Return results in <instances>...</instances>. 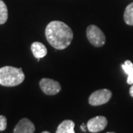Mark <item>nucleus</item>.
<instances>
[{
  "instance_id": "nucleus-1",
  "label": "nucleus",
  "mask_w": 133,
  "mask_h": 133,
  "mask_svg": "<svg viewBox=\"0 0 133 133\" xmlns=\"http://www.w3.org/2000/svg\"><path fill=\"white\" fill-rule=\"evenodd\" d=\"M45 36L52 48L56 50H64L72 42L73 32L64 22L52 21L46 27Z\"/></svg>"
},
{
  "instance_id": "nucleus-2",
  "label": "nucleus",
  "mask_w": 133,
  "mask_h": 133,
  "mask_svg": "<svg viewBox=\"0 0 133 133\" xmlns=\"http://www.w3.org/2000/svg\"><path fill=\"white\" fill-rule=\"evenodd\" d=\"M24 74L22 68L5 66L0 68V85L16 87L24 80Z\"/></svg>"
},
{
  "instance_id": "nucleus-3",
  "label": "nucleus",
  "mask_w": 133,
  "mask_h": 133,
  "mask_svg": "<svg viewBox=\"0 0 133 133\" xmlns=\"http://www.w3.org/2000/svg\"><path fill=\"white\" fill-rule=\"evenodd\" d=\"M87 37L92 45L100 48L106 43V36L102 30L96 25L92 24L87 28Z\"/></svg>"
},
{
  "instance_id": "nucleus-4",
  "label": "nucleus",
  "mask_w": 133,
  "mask_h": 133,
  "mask_svg": "<svg viewBox=\"0 0 133 133\" xmlns=\"http://www.w3.org/2000/svg\"><path fill=\"white\" fill-rule=\"evenodd\" d=\"M112 92L108 89H101L92 92L89 98V104L92 106L104 104L112 98Z\"/></svg>"
},
{
  "instance_id": "nucleus-5",
  "label": "nucleus",
  "mask_w": 133,
  "mask_h": 133,
  "mask_svg": "<svg viewBox=\"0 0 133 133\" xmlns=\"http://www.w3.org/2000/svg\"><path fill=\"white\" fill-rule=\"evenodd\" d=\"M39 87L43 92L48 95H56L62 89L61 84L58 81L46 78L41 79V81H39Z\"/></svg>"
},
{
  "instance_id": "nucleus-6",
  "label": "nucleus",
  "mask_w": 133,
  "mask_h": 133,
  "mask_svg": "<svg viewBox=\"0 0 133 133\" xmlns=\"http://www.w3.org/2000/svg\"><path fill=\"white\" fill-rule=\"evenodd\" d=\"M107 123V119L104 116H96L88 121L87 128L92 133L98 132L106 128Z\"/></svg>"
},
{
  "instance_id": "nucleus-7",
  "label": "nucleus",
  "mask_w": 133,
  "mask_h": 133,
  "mask_svg": "<svg viewBox=\"0 0 133 133\" xmlns=\"http://www.w3.org/2000/svg\"><path fill=\"white\" fill-rule=\"evenodd\" d=\"M35 125L28 118L21 119L14 129V133H34Z\"/></svg>"
},
{
  "instance_id": "nucleus-8",
  "label": "nucleus",
  "mask_w": 133,
  "mask_h": 133,
  "mask_svg": "<svg viewBox=\"0 0 133 133\" xmlns=\"http://www.w3.org/2000/svg\"><path fill=\"white\" fill-rule=\"evenodd\" d=\"M31 51L33 52L34 57L36 58L38 60L40 58L44 57L48 54V50L47 48L42 43L38 42H35L31 44Z\"/></svg>"
},
{
  "instance_id": "nucleus-9",
  "label": "nucleus",
  "mask_w": 133,
  "mask_h": 133,
  "mask_svg": "<svg viewBox=\"0 0 133 133\" xmlns=\"http://www.w3.org/2000/svg\"><path fill=\"white\" fill-rule=\"evenodd\" d=\"M75 123L71 120H64L58 125L56 133H75Z\"/></svg>"
},
{
  "instance_id": "nucleus-10",
  "label": "nucleus",
  "mask_w": 133,
  "mask_h": 133,
  "mask_svg": "<svg viewBox=\"0 0 133 133\" xmlns=\"http://www.w3.org/2000/svg\"><path fill=\"white\" fill-rule=\"evenodd\" d=\"M122 68L125 73L128 76L127 82L128 84H133V64L131 61L127 60L122 64Z\"/></svg>"
},
{
  "instance_id": "nucleus-11",
  "label": "nucleus",
  "mask_w": 133,
  "mask_h": 133,
  "mask_svg": "<svg viewBox=\"0 0 133 133\" xmlns=\"http://www.w3.org/2000/svg\"><path fill=\"white\" fill-rule=\"evenodd\" d=\"M124 19L126 24L133 26V2L127 6L124 10Z\"/></svg>"
},
{
  "instance_id": "nucleus-12",
  "label": "nucleus",
  "mask_w": 133,
  "mask_h": 133,
  "mask_svg": "<svg viewBox=\"0 0 133 133\" xmlns=\"http://www.w3.org/2000/svg\"><path fill=\"white\" fill-rule=\"evenodd\" d=\"M8 8L5 2L2 0H0V24H5L8 20Z\"/></svg>"
},
{
  "instance_id": "nucleus-13",
  "label": "nucleus",
  "mask_w": 133,
  "mask_h": 133,
  "mask_svg": "<svg viewBox=\"0 0 133 133\" xmlns=\"http://www.w3.org/2000/svg\"><path fill=\"white\" fill-rule=\"evenodd\" d=\"M7 128V118L4 115H0V132Z\"/></svg>"
},
{
  "instance_id": "nucleus-14",
  "label": "nucleus",
  "mask_w": 133,
  "mask_h": 133,
  "mask_svg": "<svg viewBox=\"0 0 133 133\" xmlns=\"http://www.w3.org/2000/svg\"><path fill=\"white\" fill-rule=\"evenodd\" d=\"M129 94H130V95L133 98V84L132 85V87H130V89H129Z\"/></svg>"
},
{
  "instance_id": "nucleus-15",
  "label": "nucleus",
  "mask_w": 133,
  "mask_h": 133,
  "mask_svg": "<svg viewBox=\"0 0 133 133\" xmlns=\"http://www.w3.org/2000/svg\"><path fill=\"white\" fill-rule=\"evenodd\" d=\"M81 129H82V130H83V131H84V132H86V130H87V128L86 127L85 125L83 124L81 126Z\"/></svg>"
},
{
  "instance_id": "nucleus-16",
  "label": "nucleus",
  "mask_w": 133,
  "mask_h": 133,
  "mask_svg": "<svg viewBox=\"0 0 133 133\" xmlns=\"http://www.w3.org/2000/svg\"><path fill=\"white\" fill-rule=\"evenodd\" d=\"M42 133H50V132H48V131H44V132H42Z\"/></svg>"
},
{
  "instance_id": "nucleus-17",
  "label": "nucleus",
  "mask_w": 133,
  "mask_h": 133,
  "mask_svg": "<svg viewBox=\"0 0 133 133\" xmlns=\"http://www.w3.org/2000/svg\"><path fill=\"white\" fill-rule=\"evenodd\" d=\"M107 133H115V132H107Z\"/></svg>"
}]
</instances>
